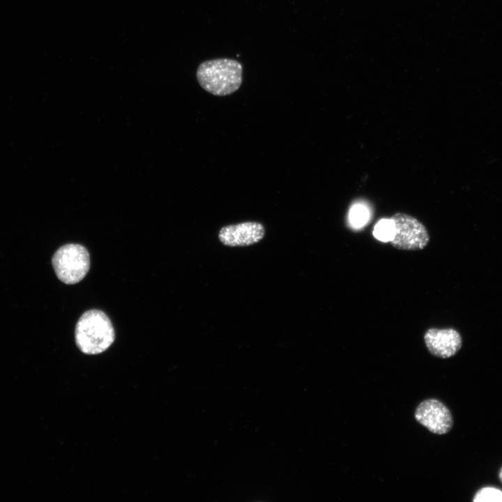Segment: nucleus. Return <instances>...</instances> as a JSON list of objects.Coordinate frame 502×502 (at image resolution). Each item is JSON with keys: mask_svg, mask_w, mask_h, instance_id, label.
<instances>
[{"mask_svg": "<svg viewBox=\"0 0 502 502\" xmlns=\"http://www.w3.org/2000/svg\"><path fill=\"white\" fill-rule=\"evenodd\" d=\"M75 342L85 354L96 355L107 350L114 342L115 333L109 317L102 311L90 310L78 320Z\"/></svg>", "mask_w": 502, "mask_h": 502, "instance_id": "f257e3e1", "label": "nucleus"}, {"mask_svg": "<svg viewBox=\"0 0 502 502\" xmlns=\"http://www.w3.org/2000/svg\"><path fill=\"white\" fill-rule=\"evenodd\" d=\"M241 64L231 59H216L202 62L197 70L199 85L207 92L218 96L229 95L242 83Z\"/></svg>", "mask_w": 502, "mask_h": 502, "instance_id": "f03ea898", "label": "nucleus"}, {"mask_svg": "<svg viewBox=\"0 0 502 502\" xmlns=\"http://www.w3.org/2000/svg\"><path fill=\"white\" fill-rule=\"evenodd\" d=\"M52 264L61 282L68 284H75L84 279L89 270V254L83 245L66 244L55 252Z\"/></svg>", "mask_w": 502, "mask_h": 502, "instance_id": "7ed1b4c3", "label": "nucleus"}, {"mask_svg": "<svg viewBox=\"0 0 502 502\" xmlns=\"http://www.w3.org/2000/svg\"><path fill=\"white\" fill-rule=\"evenodd\" d=\"M395 225V233L390 245L401 250H420L429 242V234L425 226L416 218L403 213L390 217Z\"/></svg>", "mask_w": 502, "mask_h": 502, "instance_id": "20e7f679", "label": "nucleus"}, {"mask_svg": "<svg viewBox=\"0 0 502 502\" xmlns=\"http://www.w3.org/2000/svg\"><path fill=\"white\" fill-rule=\"evenodd\" d=\"M414 416L420 425L436 434L448 433L453 425L450 410L444 404L435 399L423 401L417 406Z\"/></svg>", "mask_w": 502, "mask_h": 502, "instance_id": "39448f33", "label": "nucleus"}, {"mask_svg": "<svg viewBox=\"0 0 502 502\" xmlns=\"http://www.w3.org/2000/svg\"><path fill=\"white\" fill-rule=\"evenodd\" d=\"M424 342L429 353L441 358L455 356L462 345L459 333L452 328H429L424 334Z\"/></svg>", "mask_w": 502, "mask_h": 502, "instance_id": "423d86ee", "label": "nucleus"}, {"mask_svg": "<svg viewBox=\"0 0 502 502\" xmlns=\"http://www.w3.org/2000/svg\"><path fill=\"white\" fill-rule=\"evenodd\" d=\"M264 235L265 228L261 223L248 221L222 227L218 236L223 245L236 247L255 244L259 242Z\"/></svg>", "mask_w": 502, "mask_h": 502, "instance_id": "0eeeda50", "label": "nucleus"}, {"mask_svg": "<svg viewBox=\"0 0 502 502\" xmlns=\"http://www.w3.org/2000/svg\"><path fill=\"white\" fill-rule=\"evenodd\" d=\"M395 233V225L390 219H382L379 221L374 229V236L378 240L388 242L392 240Z\"/></svg>", "mask_w": 502, "mask_h": 502, "instance_id": "6e6552de", "label": "nucleus"}, {"mask_svg": "<svg viewBox=\"0 0 502 502\" xmlns=\"http://www.w3.org/2000/svg\"><path fill=\"white\" fill-rule=\"evenodd\" d=\"M475 502H502V491L492 487L480 489L473 499Z\"/></svg>", "mask_w": 502, "mask_h": 502, "instance_id": "1a4fd4ad", "label": "nucleus"}, {"mask_svg": "<svg viewBox=\"0 0 502 502\" xmlns=\"http://www.w3.org/2000/svg\"><path fill=\"white\" fill-rule=\"evenodd\" d=\"M369 213L366 207L363 205L353 206L349 213V219L353 226L360 227L368 220Z\"/></svg>", "mask_w": 502, "mask_h": 502, "instance_id": "9d476101", "label": "nucleus"}, {"mask_svg": "<svg viewBox=\"0 0 502 502\" xmlns=\"http://www.w3.org/2000/svg\"><path fill=\"white\" fill-rule=\"evenodd\" d=\"M499 478H500L501 481L502 482V468L499 472Z\"/></svg>", "mask_w": 502, "mask_h": 502, "instance_id": "9b49d317", "label": "nucleus"}]
</instances>
